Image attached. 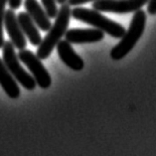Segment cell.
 Instances as JSON below:
<instances>
[{
    "label": "cell",
    "mask_w": 156,
    "mask_h": 156,
    "mask_svg": "<svg viewBox=\"0 0 156 156\" xmlns=\"http://www.w3.org/2000/svg\"><path fill=\"white\" fill-rule=\"evenodd\" d=\"M71 10V7L68 3L62 4L60 9H58V13L55 17V23L51 26L46 37L44 38V40L41 41L38 46L37 57L40 60L47 59L52 54L57 44L67 32L70 24V19L72 17Z\"/></svg>",
    "instance_id": "cell-1"
},
{
    "label": "cell",
    "mask_w": 156,
    "mask_h": 156,
    "mask_svg": "<svg viewBox=\"0 0 156 156\" xmlns=\"http://www.w3.org/2000/svg\"><path fill=\"white\" fill-rule=\"evenodd\" d=\"M146 25V13L145 11L139 9L135 11L132 20L127 31L120 38V42L113 47L110 51V57L112 60L119 61L124 58L130 52L142 36Z\"/></svg>",
    "instance_id": "cell-2"
},
{
    "label": "cell",
    "mask_w": 156,
    "mask_h": 156,
    "mask_svg": "<svg viewBox=\"0 0 156 156\" xmlns=\"http://www.w3.org/2000/svg\"><path fill=\"white\" fill-rule=\"evenodd\" d=\"M71 16L76 20L92 25L93 27L101 30L104 33H108L109 36L116 38V39L121 38L125 33V29L122 25L110 20L109 18L101 15L100 11L94 9L75 7L74 9L71 10Z\"/></svg>",
    "instance_id": "cell-3"
},
{
    "label": "cell",
    "mask_w": 156,
    "mask_h": 156,
    "mask_svg": "<svg viewBox=\"0 0 156 156\" xmlns=\"http://www.w3.org/2000/svg\"><path fill=\"white\" fill-rule=\"evenodd\" d=\"M2 55L3 62L10 72V74L13 76V78L18 83H20V85L26 90H33L35 89L37 85L35 79L30 74H28L24 70V68L21 66L20 60L15 53V47L11 43V41L4 42V45L2 47Z\"/></svg>",
    "instance_id": "cell-4"
},
{
    "label": "cell",
    "mask_w": 156,
    "mask_h": 156,
    "mask_svg": "<svg viewBox=\"0 0 156 156\" xmlns=\"http://www.w3.org/2000/svg\"><path fill=\"white\" fill-rule=\"evenodd\" d=\"M19 60L27 66L28 70L31 72L32 77L35 79L36 83L41 89H48L52 85V78L48 73L46 68L41 63V60L29 50H19L17 55Z\"/></svg>",
    "instance_id": "cell-5"
},
{
    "label": "cell",
    "mask_w": 156,
    "mask_h": 156,
    "mask_svg": "<svg viewBox=\"0 0 156 156\" xmlns=\"http://www.w3.org/2000/svg\"><path fill=\"white\" fill-rule=\"evenodd\" d=\"M149 0H96L93 9L100 12L127 14L135 12L147 4Z\"/></svg>",
    "instance_id": "cell-6"
},
{
    "label": "cell",
    "mask_w": 156,
    "mask_h": 156,
    "mask_svg": "<svg viewBox=\"0 0 156 156\" xmlns=\"http://www.w3.org/2000/svg\"><path fill=\"white\" fill-rule=\"evenodd\" d=\"M4 27L7 31V34L10 38L11 43L15 48L19 50H23L26 48L27 41L24 33L22 32L20 25L18 23L17 16L13 9L5 10L4 14Z\"/></svg>",
    "instance_id": "cell-7"
},
{
    "label": "cell",
    "mask_w": 156,
    "mask_h": 156,
    "mask_svg": "<svg viewBox=\"0 0 156 156\" xmlns=\"http://www.w3.org/2000/svg\"><path fill=\"white\" fill-rule=\"evenodd\" d=\"M65 40L71 44L97 43L104 39L105 33L98 29H71L65 33Z\"/></svg>",
    "instance_id": "cell-8"
},
{
    "label": "cell",
    "mask_w": 156,
    "mask_h": 156,
    "mask_svg": "<svg viewBox=\"0 0 156 156\" xmlns=\"http://www.w3.org/2000/svg\"><path fill=\"white\" fill-rule=\"evenodd\" d=\"M57 52L62 62L74 71H82L85 67L83 60L74 51L71 43L67 40H60L57 44Z\"/></svg>",
    "instance_id": "cell-9"
},
{
    "label": "cell",
    "mask_w": 156,
    "mask_h": 156,
    "mask_svg": "<svg viewBox=\"0 0 156 156\" xmlns=\"http://www.w3.org/2000/svg\"><path fill=\"white\" fill-rule=\"evenodd\" d=\"M24 7L37 27L42 31L48 32L52 24L50 18L48 17L46 11L41 6L39 1L38 0H25Z\"/></svg>",
    "instance_id": "cell-10"
},
{
    "label": "cell",
    "mask_w": 156,
    "mask_h": 156,
    "mask_svg": "<svg viewBox=\"0 0 156 156\" xmlns=\"http://www.w3.org/2000/svg\"><path fill=\"white\" fill-rule=\"evenodd\" d=\"M17 20L21 27L22 32L28 38L30 43L33 46H39V44L42 41V38L39 33V30H38L36 24L32 20V18L30 17V15L27 12H20L17 16Z\"/></svg>",
    "instance_id": "cell-11"
},
{
    "label": "cell",
    "mask_w": 156,
    "mask_h": 156,
    "mask_svg": "<svg viewBox=\"0 0 156 156\" xmlns=\"http://www.w3.org/2000/svg\"><path fill=\"white\" fill-rule=\"evenodd\" d=\"M0 86L10 98H18L20 97L21 92L16 80L10 74L1 58H0Z\"/></svg>",
    "instance_id": "cell-12"
},
{
    "label": "cell",
    "mask_w": 156,
    "mask_h": 156,
    "mask_svg": "<svg viewBox=\"0 0 156 156\" xmlns=\"http://www.w3.org/2000/svg\"><path fill=\"white\" fill-rule=\"evenodd\" d=\"M42 4L44 6V9L46 11L49 18H55L58 13L56 0H41Z\"/></svg>",
    "instance_id": "cell-13"
},
{
    "label": "cell",
    "mask_w": 156,
    "mask_h": 156,
    "mask_svg": "<svg viewBox=\"0 0 156 156\" xmlns=\"http://www.w3.org/2000/svg\"><path fill=\"white\" fill-rule=\"evenodd\" d=\"M7 0H0V49L4 45V34H3V25H4V14Z\"/></svg>",
    "instance_id": "cell-14"
},
{
    "label": "cell",
    "mask_w": 156,
    "mask_h": 156,
    "mask_svg": "<svg viewBox=\"0 0 156 156\" xmlns=\"http://www.w3.org/2000/svg\"><path fill=\"white\" fill-rule=\"evenodd\" d=\"M147 11L150 15H156V0H149L148 1Z\"/></svg>",
    "instance_id": "cell-15"
},
{
    "label": "cell",
    "mask_w": 156,
    "mask_h": 156,
    "mask_svg": "<svg viewBox=\"0 0 156 156\" xmlns=\"http://www.w3.org/2000/svg\"><path fill=\"white\" fill-rule=\"evenodd\" d=\"M92 1H96V0H68L67 2L70 6H78V5L86 4V3H89Z\"/></svg>",
    "instance_id": "cell-16"
},
{
    "label": "cell",
    "mask_w": 156,
    "mask_h": 156,
    "mask_svg": "<svg viewBox=\"0 0 156 156\" xmlns=\"http://www.w3.org/2000/svg\"><path fill=\"white\" fill-rule=\"evenodd\" d=\"M7 3L9 4L10 9L16 10L22 4V0H7Z\"/></svg>",
    "instance_id": "cell-17"
},
{
    "label": "cell",
    "mask_w": 156,
    "mask_h": 156,
    "mask_svg": "<svg viewBox=\"0 0 156 156\" xmlns=\"http://www.w3.org/2000/svg\"><path fill=\"white\" fill-rule=\"evenodd\" d=\"M67 1H68V0H56V2L59 3V4H61V5L65 4V3H67Z\"/></svg>",
    "instance_id": "cell-18"
}]
</instances>
